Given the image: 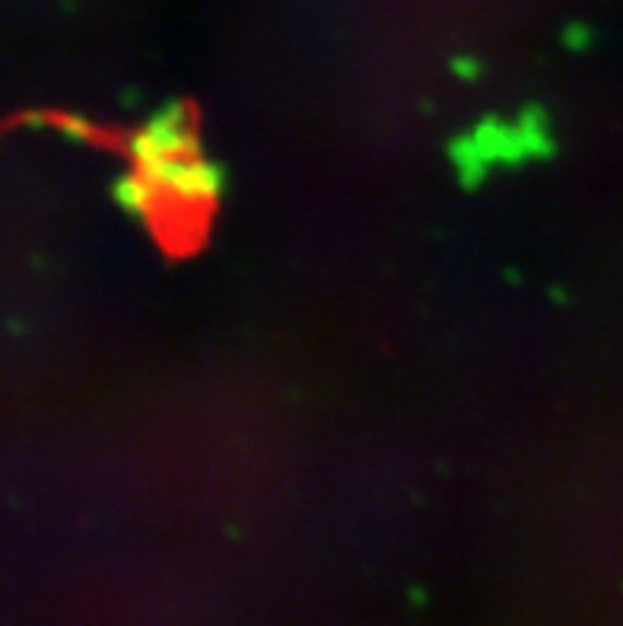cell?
Listing matches in <instances>:
<instances>
[{
    "mask_svg": "<svg viewBox=\"0 0 623 626\" xmlns=\"http://www.w3.org/2000/svg\"><path fill=\"white\" fill-rule=\"evenodd\" d=\"M211 166L197 153L195 137L178 118H156L131 146L125 201L153 220H185L213 197Z\"/></svg>",
    "mask_w": 623,
    "mask_h": 626,
    "instance_id": "1",
    "label": "cell"
}]
</instances>
